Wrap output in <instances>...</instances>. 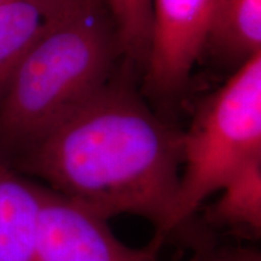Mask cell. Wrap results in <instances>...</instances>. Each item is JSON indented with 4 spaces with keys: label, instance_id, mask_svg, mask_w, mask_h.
<instances>
[{
    "label": "cell",
    "instance_id": "6da1fadb",
    "mask_svg": "<svg viewBox=\"0 0 261 261\" xmlns=\"http://www.w3.org/2000/svg\"><path fill=\"white\" fill-rule=\"evenodd\" d=\"M21 168L109 220L151 221L160 248L177 202L182 132L154 115L129 87L102 92L25 150Z\"/></svg>",
    "mask_w": 261,
    "mask_h": 261
},
{
    "label": "cell",
    "instance_id": "7a4b0ae2",
    "mask_svg": "<svg viewBox=\"0 0 261 261\" xmlns=\"http://www.w3.org/2000/svg\"><path fill=\"white\" fill-rule=\"evenodd\" d=\"M121 52L104 0H81L19 65L0 97V140L25 151L110 83Z\"/></svg>",
    "mask_w": 261,
    "mask_h": 261
},
{
    "label": "cell",
    "instance_id": "3957f363",
    "mask_svg": "<svg viewBox=\"0 0 261 261\" xmlns=\"http://www.w3.org/2000/svg\"><path fill=\"white\" fill-rule=\"evenodd\" d=\"M256 159H261V54L241 64L182 132L180 184L166 237Z\"/></svg>",
    "mask_w": 261,
    "mask_h": 261
},
{
    "label": "cell",
    "instance_id": "277c9868",
    "mask_svg": "<svg viewBox=\"0 0 261 261\" xmlns=\"http://www.w3.org/2000/svg\"><path fill=\"white\" fill-rule=\"evenodd\" d=\"M150 243L135 249L117 238L108 220L89 208L42 189V204L32 261H159Z\"/></svg>",
    "mask_w": 261,
    "mask_h": 261
},
{
    "label": "cell",
    "instance_id": "5b68a950",
    "mask_svg": "<svg viewBox=\"0 0 261 261\" xmlns=\"http://www.w3.org/2000/svg\"><path fill=\"white\" fill-rule=\"evenodd\" d=\"M214 0H152V27L146 86L172 97L187 86L196 61L205 50Z\"/></svg>",
    "mask_w": 261,
    "mask_h": 261
},
{
    "label": "cell",
    "instance_id": "8992f818",
    "mask_svg": "<svg viewBox=\"0 0 261 261\" xmlns=\"http://www.w3.org/2000/svg\"><path fill=\"white\" fill-rule=\"evenodd\" d=\"M81 0L0 3V97L25 56Z\"/></svg>",
    "mask_w": 261,
    "mask_h": 261
},
{
    "label": "cell",
    "instance_id": "52a82bcc",
    "mask_svg": "<svg viewBox=\"0 0 261 261\" xmlns=\"http://www.w3.org/2000/svg\"><path fill=\"white\" fill-rule=\"evenodd\" d=\"M42 189L0 160V261H32Z\"/></svg>",
    "mask_w": 261,
    "mask_h": 261
},
{
    "label": "cell",
    "instance_id": "ba28073f",
    "mask_svg": "<svg viewBox=\"0 0 261 261\" xmlns=\"http://www.w3.org/2000/svg\"><path fill=\"white\" fill-rule=\"evenodd\" d=\"M220 197L205 208L203 227L259 240L261 234V159L248 163L221 189Z\"/></svg>",
    "mask_w": 261,
    "mask_h": 261
},
{
    "label": "cell",
    "instance_id": "9c48e42d",
    "mask_svg": "<svg viewBox=\"0 0 261 261\" xmlns=\"http://www.w3.org/2000/svg\"><path fill=\"white\" fill-rule=\"evenodd\" d=\"M208 46L238 67L261 54V0H214Z\"/></svg>",
    "mask_w": 261,
    "mask_h": 261
},
{
    "label": "cell",
    "instance_id": "30bf717a",
    "mask_svg": "<svg viewBox=\"0 0 261 261\" xmlns=\"http://www.w3.org/2000/svg\"><path fill=\"white\" fill-rule=\"evenodd\" d=\"M121 52L145 64L152 27V0H107Z\"/></svg>",
    "mask_w": 261,
    "mask_h": 261
},
{
    "label": "cell",
    "instance_id": "8fae6325",
    "mask_svg": "<svg viewBox=\"0 0 261 261\" xmlns=\"http://www.w3.org/2000/svg\"><path fill=\"white\" fill-rule=\"evenodd\" d=\"M185 240L190 241L194 255L190 261H261L256 249L236 244H221L207 228L185 226Z\"/></svg>",
    "mask_w": 261,
    "mask_h": 261
},
{
    "label": "cell",
    "instance_id": "7c38bea8",
    "mask_svg": "<svg viewBox=\"0 0 261 261\" xmlns=\"http://www.w3.org/2000/svg\"><path fill=\"white\" fill-rule=\"evenodd\" d=\"M2 2H4V0H0V3H2Z\"/></svg>",
    "mask_w": 261,
    "mask_h": 261
}]
</instances>
